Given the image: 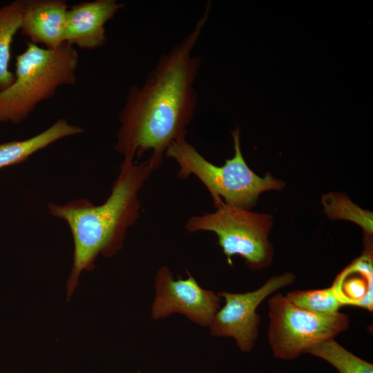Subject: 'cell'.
Returning <instances> with one entry per match:
<instances>
[{"instance_id":"6da1fadb","label":"cell","mask_w":373,"mask_h":373,"mask_svg":"<svg viewBox=\"0 0 373 373\" xmlns=\"http://www.w3.org/2000/svg\"><path fill=\"white\" fill-rule=\"evenodd\" d=\"M209 10L207 3L193 28L160 55L143 84L129 88L119 113L115 144L124 159L135 161L150 152V157L162 164L168 147L186 139L198 103L195 82L201 64L200 57L193 52Z\"/></svg>"},{"instance_id":"7a4b0ae2","label":"cell","mask_w":373,"mask_h":373,"mask_svg":"<svg viewBox=\"0 0 373 373\" xmlns=\"http://www.w3.org/2000/svg\"><path fill=\"white\" fill-rule=\"evenodd\" d=\"M160 166L150 157L140 163L124 159L111 194L103 204L95 206L86 199L74 200L64 205L48 204L50 213L66 222L73 238L68 298L73 293L81 273L93 269L99 254L110 258L121 249L127 229L140 217L139 192Z\"/></svg>"},{"instance_id":"3957f363","label":"cell","mask_w":373,"mask_h":373,"mask_svg":"<svg viewBox=\"0 0 373 373\" xmlns=\"http://www.w3.org/2000/svg\"><path fill=\"white\" fill-rule=\"evenodd\" d=\"M79 56L64 42L50 50L31 42L16 57L13 83L0 91V122L19 124L62 86L76 83Z\"/></svg>"},{"instance_id":"277c9868","label":"cell","mask_w":373,"mask_h":373,"mask_svg":"<svg viewBox=\"0 0 373 373\" xmlns=\"http://www.w3.org/2000/svg\"><path fill=\"white\" fill-rule=\"evenodd\" d=\"M240 133L238 127L231 131L234 155L220 166L206 160L186 139L173 142L164 156L177 162L179 178L186 179L193 175L204 185L215 208L224 202L250 210L260 193L281 190L285 183L270 174L261 178L248 166L241 151Z\"/></svg>"},{"instance_id":"5b68a950","label":"cell","mask_w":373,"mask_h":373,"mask_svg":"<svg viewBox=\"0 0 373 373\" xmlns=\"http://www.w3.org/2000/svg\"><path fill=\"white\" fill-rule=\"evenodd\" d=\"M271 226L269 215L224 202L214 212L193 216L185 223L186 230L191 233H215L229 265H232L231 257L238 255L254 270L263 269L272 261L273 250L268 240Z\"/></svg>"},{"instance_id":"8992f818","label":"cell","mask_w":373,"mask_h":373,"mask_svg":"<svg viewBox=\"0 0 373 373\" xmlns=\"http://www.w3.org/2000/svg\"><path fill=\"white\" fill-rule=\"evenodd\" d=\"M268 306L269 343L274 356L280 359H295L316 345L334 339L350 324L344 313H312L294 305L280 294L272 296Z\"/></svg>"},{"instance_id":"52a82bcc","label":"cell","mask_w":373,"mask_h":373,"mask_svg":"<svg viewBox=\"0 0 373 373\" xmlns=\"http://www.w3.org/2000/svg\"><path fill=\"white\" fill-rule=\"evenodd\" d=\"M295 276L285 273L269 278L258 289L245 293L219 292L224 300L218 310L210 329L215 336L233 338L242 351L249 352L258 337L260 316L256 309L260 304L274 291L294 283Z\"/></svg>"},{"instance_id":"ba28073f","label":"cell","mask_w":373,"mask_h":373,"mask_svg":"<svg viewBox=\"0 0 373 373\" xmlns=\"http://www.w3.org/2000/svg\"><path fill=\"white\" fill-rule=\"evenodd\" d=\"M155 291L151 310L155 320L175 312L199 325L209 326L219 309L218 294L201 287L189 274L186 279L178 277L175 280L167 267L157 271Z\"/></svg>"},{"instance_id":"9c48e42d","label":"cell","mask_w":373,"mask_h":373,"mask_svg":"<svg viewBox=\"0 0 373 373\" xmlns=\"http://www.w3.org/2000/svg\"><path fill=\"white\" fill-rule=\"evenodd\" d=\"M124 6L116 0H95L68 8L65 42L89 50L104 46L107 42L106 24Z\"/></svg>"},{"instance_id":"30bf717a","label":"cell","mask_w":373,"mask_h":373,"mask_svg":"<svg viewBox=\"0 0 373 373\" xmlns=\"http://www.w3.org/2000/svg\"><path fill=\"white\" fill-rule=\"evenodd\" d=\"M68 9L64 0H24L20 30L30 42L56 49L65 42Z\"/></svg>"},{"instance_id":"8fae6325","label":"cell","mask_w":373,"mask_h":373,"mask_svg":"<svg viewBox=\"0 0 373 373\" xmlns=\"http://www.w3.org/2000/svg\"><path fill=\"white\" fill-rule=\"evenodd\" d=\"M372 251L365 250L339 274L331 286L342 305L371 311L373 307Z\"/></svg>"},{"instance_id":"7c38bea8","label":"cell","mask_w":373,"mask_h":373,"mask_svg":"<svg viewBox=\"0 0 373 373\" xmlns=\"http://www.w3.org/2000/svg\"><path fill=\"white\" fill-rule=\"evenodd\" d=\"M83 129L59 118L40 133L23 140H13L0 144V169L21 164L36 152L55 142L82 133Z\"/></svg>"},{"instance_id":"4fadbf2b","label":"cell","mask_w":373,"mask_h":373,"mask_svg":"<svg viewBox=\"0 0 373 373\" xmlns=\"http://www.w3.org/2000/svg\"><path fill=\"white\" fill-rule=\"evenodd\" d=\"M24 0H15L0 7V91L8 88L15 80L10 70L11 44L20 30Z\"/></svg>"},{"instance_id":"5bb4252c","label":"cell","mask_w":373,"mask_h":373,"mask_svg":"<svg viewBox=\"0 0 373 373\" xmlns=\"http://www.w3.org/2000/svg\"><path fill=\"white\" fill-rule=\"evenodd\" d=\"M332 366L338 373H373V365L347 350L334 339L320 343L307 351Z\"/></svg>"},{"instance_id":"9a60e30c","label":"cell","mask_w":373,"mask_h":373,"mask_svg":"<svg viewBox=\"0 0 373 373\" xmlns=\"http://www.w3.org/2000/svg\"><path fill=\"white\" fill-rule=\"evenodd\" d=\"M322 204L332 220H347L360 225L368 235H372V213L354 204L341 193L331 192L323 196Z\"/></svg>"},{"instance_id":"2e32d148","label":"cell","mask_w":373,"mask_h":373,"mask_svg":"<svg viewBox=\"0 0 373 373\" xmlns=\"http://www.w3.org/2000/svg\"><path fill=\"white\" fill-rule=\"evenodd\" d=\"M285 296L294 305L318 314H335L343 305L332 287L295 290L287 293Z\"/></svg>"}]
</instances>
